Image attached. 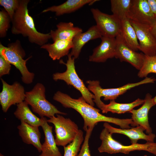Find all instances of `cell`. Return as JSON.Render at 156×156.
Masks as SVG:
<instances>
[{"label":"cell","mask_w":156,"mask_h":156,"mask_svg":"<svg viewBox=\"0 0 156 156\" xmlns=\"http://www.w3.org/2000/svg\"><path fill=\"white\" fill-rule=\"evenodd\" d=\"M54 100L60 103L64 107L74 109L81 116L84 120L83 129L86 131L94 128L95 125L101 122L113 123L120 126L122 129L131 128L133 122L131 118L119 119L104 116L100 110L87 103L81 96L78 99L73 98L68 95L58 91L53 97Z\"/></svg>","instance_id":"obj_1"},{"label":"cell","mask_w":156,"mask_h":156,"mask_svg":"<svg viewBox=\"0 0 156 156\" xmlns=\"http://www.w3.org/2000/svg\"><path fill=\"white\" fill-rule=\"evenodd\" d=\"M29 2V0H20L19 6L11 20V32L27 37L31 43L41 46L51 38V35L50 33H42L37 30L34 19L29 14L27 6Z\"/></svg>","instance_id":"obj_2"},{"label":"cell","mask_w":156,"mask_h":156,"mask_svg":"<svg viewBox=\"0 0 156 156\" xmlns=\"http://www.w3.org/2000/svg\"><path fill=\"white\" fill-rule=\"evenodd\" d=\"M0 55L19 70L21 75L22 81L24 83L29 84L33 82L34 74L29 71L26 65L27 61L31 56L24 59L25 53L19 40H17L9 43L7 47L0 43Z\"/></svg>","instance_id":"obj_3"},{"label":"cell","mask_w":156,"mask_h":156,"mask_svg":"<svg viewBox=\"0 0 156 156\" xmlns=\"http://www.w3.org/2000/svg\"><path fill=\"white\" fill-rule=\"evenodd\" d=\"M25 101L31 106L33 111L41 117L50 118L55 114H67L59 110L46 99L45 88L40 83H37L31 90L25 92Z\"/></svg>","instance_id":"obj_4"},{"label":"cell","mask_w":156,"mask_h":156,"mask_svg":"<svg viewBox=\"0 0 156 156\" xmlns=\"http://www.w3.org/2000/svg\"><path fill=\"white\" fill-rule=\"evenodd\" d=\"M112 135L106 128H104L102 130L100 135L101 144L98 148L100 153L110 154L120 153L128 154L132 151H144L156 156V143L147 142L144 144L136 143L124 145L114 139Z\"/></svg>","instance_id":"obj_5"},{"label":"cell","mask_w":156,"mask_h":156,"mask_svg":"<svg viewBox=\"0 0 156 156\" xmlns=\"http://www.w3.org/2000/svg\"><path fill=\"white\" fill-rule=\"evenodd\" d=\"M66 63L62 60L60 61V64L65 65L66 67L65 71L63 73H56L53 74V78L55 81L62 80L68 85L73 86L81 93L82 96L86 101L94 106V103L93 100L95 98L94 94L91 93L84 84L83 80L78 76L76 72L75 65V59L69 54Z\"/></svg>","instance_id":"obj_6"},{"label":"cell","mask_w":156,"mask_h":156,"mask_svg":"<svg viewBox=\"0 0 156 156\" xmlns=\"http://www.w3.org/2000/svg\"><path fill=\"white\" fill-rule=\"evenodd\" d=\"M56 115L47 119V121L54 126L57 145L64 147L73 141L79 129L77 125L70 118H65L60 114Z\"/></svg>","instance_id":"obj_7"},{"label":"cell","mask_w":156,"mask_h":156,"mask_svg":"<svg viewBox=\"0 0 156 156\" xmlns=\"http://www.w3.org/2000/svg\"><path fill=\"white\" fill-rule=\"evenodd\" d=\"M156 79L151 77H146L143 80L135 83H128L120 87L116 88H103L98 80H88L86 81L88 85V88L93 93L95 98L93 100H101L102 97L105 101L116 99L119 96L123 94L128 90L135 87L147 83H154Z\"/></svg>","instance_id":"obj_8"},{"label":"cell","mask_w":156,"mask_h":156,"mask_svg":"<svg viewBox=\"0 0 156 156\" xmlns=\"http://www.w3.org/2000/svg\"><path fill=\"white\" fill-rule=\"evenodd\" d=\"M1 79L2 90L0 93V103L2 110L6 113L12 105L25 101L26 92L23 86L18 82L10 85L2 79Z\"/></svg>","instance_id":"obj_9"},{"label":"cell","mask_w":156,"mask_h":156,"mask_svg":"<svg viewBox=\"0 0 156 156\" xmlns=\"http://www.w3.org/2000/svg\"><path fill=\"white\" fill-rule=\"evenodd\" d=\"M90 10L96 21V25L102 36L116 38L120 34V20L113 14L105 13L97 8H92Z\"/></svg>","instance_id":"obj_10"},{"label":"cell","mask_w":156,"mask_h":156,"mask_svg":"<svg viewBox=\"0 0 156 156\" xmlns=\"http://www.w3.org/2000/svg\"><path fill=\"white\" fill-rule=\"evenodd\" d=\"M127 17L129 20L151 27L156 23V16L152 12L147 0H133Z\"/></svg>","instance_id":"obj_11"},{"label":"cell","mask_w":156,"mask_h":156,"mask_svg":"<svg viewBox=\"0 0 156 156\" xmlns=\"http://www.w3.org/2000/svg\"><path fill=\"white\" fill-rule=\"evenodd\" d=\"M129 21L135 31L139 41V50L146 55L156 56V39L151 32V27Z\"/></svg>","instance_id":"obj_12"},{"label":"cell","mask_w":156,"mask_h":156,"mask_svg":"<svg viewBox=\"0 0 156 156\" xmlns=\"http://www.w3.org/2000/svg\"><path fill=\"white\" fill-rule=\"evenodd\" d=\"M116 47L114 57L121 62H125L140 70L144 62L145 55L138 53L129 47L120 34L116 37Z\"/></svg>","instance_id":"obj_13"},{"label":"cell","mask_w":156,"mask_h":156,"mask_svg":"<svg viewBox=\"0 0 156 156\" xmlns=\"http://www.w3.org/2000/svg\"><path fill=\"white\" fill-rule=\"evenodd\" d=\"M100 44L93 50L89 57L90 62H103L108 59L114 57L116 47V38L102 36Z\"/></svg>","instance_id":"obj_14"},{"label":"cell","mask_w":156,"mask_h":156,"mask_svg":"<svg viewBox=\"0 0 156 156\" xmlns=\"http://www.w3.org/2000/svg\"><path fill=\"white\" fill-rule=\"evenodd\" d=\"M142 106L137 109H133L129 113H131V118L133 125L132 127L140 126L143 127L148 134L152 133V130L149 125L148 120V113L151 108L155 105L152 96L147 94Z\"/></svg>","instance_id":"obj_15"},{"label":"cell","mask_w":156,"mask_h":156,"mask_svg":"<svg viewBox=\"0 0 156 156\" xmlns=\"http://www.w3.org/2000/svg\"><path fill=\"white\" fill-rule=\"evenodd\" d=\"M103 126L112 134L117 133L127 136L130 139L132 144L137 143L138 141L140 139L144 140L147 142H153L155 137V135L153 133L148 135L145 134L144 132V129L140 126L128 129H121L114 128L107 122L104 123Z\"/></svg>","instance_id":"obj_16"},{"label":"cell","mask_w":156,"mask_h":156,"mask_svg":"<svg viewBox=\"0 0 156 156\" xmlns=\"http://www.w3.org/2000/svg\"><path fill=\"white\" fill-rule=\"evenodd\" d=\"M102 36L96 25L91 26L86 32L78 34L73 38V47L70 54L75 59H77L86 43L90 40L101 38Z\"/></svg>","instance_id":"obj_17"},{"label":"cell","mask_w":156,"mask_h":156,"mask_svg":"<svg viewBox=\"0 0 156 156\" xmlns=\"http://www.w3.org/2000/svg\"><path fill=\"white\" fill-rule=\"evenodd\" d=\"M38 128L22 121L17 127L19 135L23 141L26 144L32 145L41 153L42 144L40 142L41 133Z\"/></svg>","instance_id":"obj_18"},{"label":"cell","mask_w":156,"mask_h":156,"mask_svg":"<svg viewBox=\"0 0 156 156\" xmlns=\"http://www.w3.org/2000/svg\"><path fill=\"white\" fill-rule=\"evenodd\" d=\"M43 118L41 127L44 133V141L42 144L41 153L38 156H62L54 138L53 127L48 124L45 117Z\"/></svg>","instance_id":"obj_19"},{"label":"cell","mask_w":156,"mask_h":156,"mask_svg":"<svg viewBox=\"0 0 156 156\" xmlns=\"http://www.w3.org/2000/svg\"><path fill=\"white\" fill-rule=\"evenodd\" d=\"M144 99L138 98L133 102L126 103H121L116 102L115 100H111L108 104H105L101 100L95 102L97 106L102 111L103 113L111 112L113 113L123 114L129 112L134 108L143 104Z\"/></svg>","instance_id":"obj_20"},{"label":"cell","mask_w":156,"mask_h":156,"mask_svg":"<svg viewBox=\"0 0 156 156\" xmlns=\"http://www.w3.org/2000/svg\"><path fill=\"white\" fill-rule=\"evenodd\" d=\"M56 26L55 30H51L50 32L53 42L57 40H72L76 36L83 31L81 28L75 26L71 22H60Z\"/></svg>","instance_id":"obj_21"},{"label":"cell","mask_w":156,"mask_h":156,"mask_svg":"<svg viewBox=\"0 0 156 156\" xmlns=\"http://www.w3.org/2000/svg\"><path fill=\"white\" fill-rule=\"evenodd\" d=\"M73 47L72 40H57L52 44H46L40 48L47 50L49 56L53 60H59L69 54Z\"/></svg>","instance_id":"obj_22"},{"label":"cell","mask_w":156,"mask_h":156,"mask_svg":"<svg viewBox=\"0 0 156 156\" xmlns=\"http://www.w3.org/2000/svg\"><path fill=\"white\" fill-rule=\"evenodd\" d=\"M97 1L98 0H68L59 5H54L47 8L43 10L42 12H55L56 16H60L73 12L86 4L92 5Z\"/></svg>","instance_id":"obj_23"},{"label":"cell","mask_w":156,"mask_h":156,"mask_svg":"<svg viewBox=\"0 0 156 156\" xmlns=\"http://www.w3.org/2000/svg\"><path fill=\"white\" fill-rule=\"evenodd\" d=\"M28 104L24 101L17 104V108L14 112L15 117L20 120L31 125L41 126L43 117L39 118L34 114L29 109Z\"/></svg>","instance_id":"obj_24"},{"label":"cell","mask_w":156,"mask_h":156,"mask_svg":"<svg viewBox=\"0 0 156 156\" xmlns=\"http://www.w3.org/2000/svg\"><path fill=\"white\" fill-rule=\"evenodd\" d=\"M120 34L125 43L136 51L139 50V44L135 31L127 18L121 21Z\"/></svg>","instance_id":"obj_25"},{"label":"cell","mask_w":156,"mask_h":156,"mask_svg":"<svg viewBox=\"0 0 156 156\" xmlns=\"http://www.w3.org/2000/svg\"><path fill=\"white\" fill-rule=\"evenodd\" d=\"M133 0H111V10L113 14L120 21L126 18Z\"/></svg>","instance_id":"obj_26"},{"label":"cell","mask_w":156,"mask_h":156,"mask_svg":"<svg viewBox=\"0 0 156 156\" xmlns=\"http://www.w3.org/2000/svg\"><path fill=\"white\" fill-rule=\"evenodd\" d=\"M83 140V132L81 130L79 129L73 141L64 147V156H77Z\"/></svg>","instance_id":"obj_27"},{"label":"cell","mask_w":156,"mask_h":156,"mask_svg":"<svg viewBox=\"0 0 156 156\" xmlns=\"http://www.w3.org/2000/svg\"><path fill=\"white\" fill-rule=\"evenodd\" d=\"M151 73L156 74V55L149 56L145 55L143 66L138 75L140 78L146 77Z\"/></svg>","instance_id":"obj_28"},{"label":"cell","mask_w":156,"mask_h":156,"mask_svg":"<svg viewBox=\"0 0 156 156\" xmlns=\"http://www.w3.org/2000/svg\"><path fill=\"white\" fill-rule=\"evenodd\" d=\"M11 18L5 10L0 11V37L4 38L6 36L7 31L10 26Z\"/></svg>","instance_id":"obj_29"},{"label":"cell","mask_w":156,"mask_h":156,"mask_svg":"<svg viewBox=\"0 0 156 156\" xmlns=\"http://www.w3.org/2000/svg\"><path fill=\"white\" fill-rule=\"evenodd\" d=\"M20 0H0V4L9 15L11 20L18 8Z\"/></svg>","instance_id":"obj_30"},{"label":"cell","mask_w":156,"mask_h":156,"mask_svg":"<svg viewBox=\"0 0 156 156\" xmlns=\"http://www.w3.org/2000/svg\"><path fill=\"white\" fill-rule=\"evenodd\" d=\"M93 129L90 128L86 131L84 142L80 151L77 156H91L89 148V141Z\"/></svg>","instance_id":"obj_31"},{"label":"cell","mask_w":156,"mask_h":156,"mask_svg":"<svg viewBox=\"0 0 156 156\" xmlns=\"http://www.w3.org/2000/svg\"><path fill=\"white\" fill-rule=\"evenodd\" d=\"M11 64L0 55V77L9 74L11 68Z\"/></svg>","instance_id":"obj_32"},{"label":"cell","mask_w":156,"mask_h":156,"mask_svg":"<svg viewBox=\"0 0 156 156\" xmlns=\"http://www.w3.org/2000/svg\"><path fill=\"white\" fill-rule=\"evenodd\" d=\"M147 1L152 12L156 16V0H147Z\"/></svg>","instance_id":"obj_33"},{"label":"cell","mask_w":156,"mask_h":156,"mask_svg":"<svg viewBox=\"0 0 156 156\" xmlns=\"http://www.w3.org/2000/svg\"><path fill=\"white\" fill-rule=\"evenodd\" d=\"M151 32L156 39V23L151 28Z\"/></svg>","instance_id":"obj_34"},{"label":"cell","mask_w":156,"mask_h":156,"mask_svg":"<svg viewBox=\"0 0 156 156\" xmlns=\"http://www.w3.org/2000/svg\"><path fill=\"white\" fill-rule=\"evenodd\" d=\"M153 102L155 105L156 104V96L152 98Z\"/></svg>","instance_id":"obj_35"},{"label":"cell","mask_w":156,"mask_h":156,"mask_svg":"<svg viewBox=\"0 0 156 156\" xmlns=\"http://www.w3.org/2000/svg\"><path fill=\"white\" fill-rule=\"evenodd\" d=\"M0 156H4L3 154L1 153H0Z\"/></svg>","instance_id":"obj_36"},{"label":"cell","mask_w":156,"mask_h":156,"mask_svg":"<svg viewBox=\"0 0 156 156\" xmlns=\"http://www.w3.org/2000/svg\"><path fill=\"white\" fill-rule=\"evenodd\" d=\"M144 156H147V155H144Z\"/></svg>","instance_id":"obj_37"}]
</instances>
